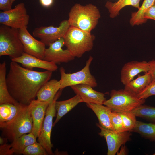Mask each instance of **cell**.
I'll use <instances>...</instances> for the list:
<instances>
[{"label": "cell", "instance_id": "cell-1", "mask_svg": "<svg viewBox=\"0 0 155 155\" xmlns=\"http://www.w3.org/2000/svg\"><path fill=\"white\" fill-rule=\"evenodd\" d=\"M18 63L13 61L10 63L6 77L7 88L16 100L28 105L35 100L39 90L51 78L52 72L35 71Z\"/></svg>", "mask_w": 155, "mask_h": 155}, {"label": "cell", "instance_id": "cell-2", "mask_svg": "<svg viewBox=\"0 0 155 155\" xmlns=\"http://www.w3.org/2000/svg\"><path fill=\"white\" fill-rule=\"evenodd\" d=\"M70 26L90 33L98 24L100 14L98 8L92 4H75L69 13Z\"/></svg>", "mask_w": 155, "mask_h": 155}, {"label": "cell", "instance_id": "cell-3", "mask_svg": "<svg viewBox=\"0 0 155 155\" xmlns=\"http://www.w3.org/2000/svg\"><path fill=\"white\" fill-rule=\"evenodd\" d=\"M65 45L75 57L91 50L95 36L90 33L70 26L63 37Z\"/></svg>", "mask_w": 155, "mask_h": 155}, {"label": "cell", "instance_id": "cell-4", "mask_svg": "<svg viewBox=\"0 0 155 155\" xmlns=\"http://www.w3.org/2000/svg\"><path fill=\"white\" fill-rule=\"evenodd\" d=\"M110 94V98L103 104L118 112L131 111L145 102V99H140L137 95L124 89L112 90Z\"/></svg>", "mask_w": 155, "mask_h": 155}, {"label": "cell", "instance_id": "cell-5", "mask_svg": "<svg viewBox=\"0 0 155 155\" xmlns=\"http://www.w3.org/2000/svg\"><path fill=\"white\" fill-rule=\"evenodd\" d=\"M24 52L18 30L1 24L0 26V56H9L11 59L20 56Z\"/></svg>", "mask_w": 155, "mask_h": 155}, {"label": "cell", "instance_id": "cell-6", "mask_svg": "<svg viewBox=\"0 0 155 155\" xmlns=\"http://www.w3.org/2000/svg\"><path fill=\"white\" fill-rule=\"evenodd\" d=\"M93 58L90 56L86 61L85 67L81 70L73 73H66L63 67L60 68L61 78L60 90L68 86L85 84L89 85L92 88L97 86V83L90 71V66Z\"/></svg>", "mask_w": 155, "mask_h": 155}, {"label": "cell", "instance_id": "cell-7", "mask_svg": "<svg viewBox=\"0 0 155 155\" xmlns=\"http://www.w3.org/2000/svg\"><path fill=\"white\" fill-rule=\"evenodd\" d=\"M33 128V120L30 104L24 105L16 117L6 128L7 136L13 141L22 135L31 133Z\"/></svg>", "mask_w": 155, "mask_h": 155}, {"label": "cell", "instance_id": "cell-8", "mask_svg": "<svg viewBox=\"0 0 155 155\" xmlns=\"http://www.w3.org/2000/svg\"><path fill=\"white\" fill-rule=\"evenodd\" d=\"M61 93V90L58 91L53 101L49 104L38 137V142L43 146L49 155L53 154V145L51 140V136L53 126V118L55 116L56 111L55 104Z\"/></svg>", "mask_w": 155, "mask_h": 155}, {"label": "cell", "instance_id": "cell-9", "mask_svg": "<svg viewBox=\"0 0 155 155\" xmlns=\"http://www.w3.org/2000/svg\"><path fill=\"white\" fill-rule=\"evenodd\" d=\"M29 18L23 3H18L13 9L0 12L1 24L18 30L27 27Z\"/></svg>", "mask_w": 155, "mask_h": 155}, {"label": "cell", "instance_id": "cell-10", "mask_svg": "<svg viewBox=\"0 0 155 155\" xmlns=\"http://www.w3.org/2000/svg\"><path fill=\"white\" fill-rule=\"evenodd\" d=\"M70 26L68 20L61 22L59 26H51L36 28L33 31V36L40 39L45 44L49 46L61 38H63Z\"/></svg>", "mask_w": 155, "mask_h": 155}, {"label": "cell", "instance_id": "cell-11", "mask_svg": "<svg viewBox=\"0 0 155 155\" xmlns=\"http://www.w3.org/2000/svg\"><path fill=\"white\" fill-rule=\"evenodd\" d=\"M100 129L99 135L106 140L108 147L107 155H115L120 147L130 139V131L118 132L104 128L98 123L96 124Z\"/></svg>", "mask_w": 155, "mask_h": 155}, {"label": "cell", "instance_id": "cell-12", "mask_svg": "<svg viewBox=\"0 0 155 155\" xmlns=\"http://www.w3.org/2000/svg\"><path fill=\"white\" fill-rule=\"evenodd\" d=\"M20 38L23 44L24 52L40 59H44L46 45L35 38L26 27L18 30Z\"/></svg>", "mask_w": 155, "mask_h": 155}, {"label": "cell", "instance_id": "cell-13", "mask_svg": "<svg viewBox=\"0 0 155 155\" xmlns=\"http://www.w3.org/2000/svg\"><path fill=\"white\" fill-rule=\"evenodd\" d=\"M65 45L63 38H61L51 44L45 50L44 60L56 64L66 63L75 58L67 49H63Z\"/></svg>", "mask_w": 155, "mask_h": 155}, {"label": "cell", "instance_id": "cell-14", "mask_svg": "<svg viewBox=\"0 0 155 155\" xmlns=\"http://www.w3.org/2000/svg\"><path fill=\"white\" fill-rule=\"evenodd\" d=\"M11 61L21 64L25 68L30 69L37 68L53 72L58 69L56 64L54 62L40 59L24 52L20 56L11 59Z\"/></svg>", "mask_w": 155, "mask_h": 155}, {"label": "cell", "instance_id": "cell-15", "mask_svg": "<svg viewBox=\"0 0 155 155\" xmlns=\"http://www.w3.org/2000/svg\"><path fill=\"white\" fill-rule=\"evenodd\" d=\"M149 70V64L146 61L128 62L124 65L121 70V82L125 85L133 80L139 73L148 72Z\"/></svg>", "mask_w": 155, "mask_h": 155}, {"label": "cell", "instance_id": "cell-16", "mask_svg": "<svg viewBox=\"0 0 155 155\" xmlns=\"http://www.w3.org/2000/svg\"><path fill=\"white\" fill-rule=\"evenodd\" d=\"M76 94L81 97L83 102L103 104L106 100L104 94L94 90L91 86L80 84L70 86Z\"/></svg>", "mask_w": 155, "mask_h": 155}, {"label": "cell", "instance_id": "cell-17", "mask_svg": "<svg viewBox=\"0 0 155 155\" xmlns=\"http://www.w3.org/2000/svg\"><path fill=\"white\" fill-rule=\"evenodd\" d=\"M50 104L34 100L30 104L31 113L33 120L32 132L38 138L47 108Z\"/></svg>", "mask_w": 155, "mask_h": 155}, {"label": "cell", "instance_id": "cell-18", "mask_svg": "<svg viewBox=\"0 0 155 155\" xmlns=\"http://www.w3.org/2000/svg\"><path fill=\"white\" fill-rule=\"evenodd\" d=\"M24 104L6 103L0 105V127L3 129L8 126L14 120Z\"/></svg>", "mask_w": 155, "mask_h": 155}, {"label": "cell", "instance_id": "cell-19", "mask_svg": "<svg viewBox=\"0 0 155 155\" xmlns=\"http://www.w3.org/2000/svg\"><path fill=\"white\" fill-rule=\"evenodd\" d=\"M103 105L93 103L86 104L87 106L92 110L96 116L98 124L104 128L113 130L110 119V113L112 110L108 107Z\"/></svg>", "mask_w": 155, "mask_h": 155}, {"label": "cell", "instance_id": "cell-20", "mask_svg": "<svg viewBox=\"0 0 155 155\" xmlns=\"http://www.w3.org/2000/svg\"><path fill=\"white\" fill-rule=\"evenodd\" d=\"M59 80L56 79L49 80L40 88L37 95V100L42 102H51L60 89Z\"/></svg>", "mask_w": 155, "mask_h": 155}, {"label": "cell", "instance_id": "cell-21", "mask_svg": "<svg viewBox=\"0 0 155 155\" xmlns=\"http://www.w3.org/2000/svg\"><path fill=\"white\" fill-rule=\"evenodd\" d=\"M6 64L4 61L0 64V104L9 103L15 105L19 103L11 95L7 84Z\"/></svg>", "mask_w": 155, "mask_h": 155}, {"label": "cell", "instance_id": "cell-22", "mask_svg": "<svg viewBox=\"0 0 155 155\" xmlns=\"http://www.w3.org/2000/svg\"><path fill=\"white\" fill-rule=\"evenodd\" d=\"M83 102L81 97L76 94L69 99L61 101H56L55 108L57 111L56 119L53 123V127L61 119L78 104Z\"/></svg>", "mask_w": 155, "mask_h": 155}, {"label": "cell", "instance_id": "cell-23", "mask_svg": "<svg viewBox=\"0 0 155 155\" xmlns=\"http://www.w3.org/2000/svg\"><path fill=\"white\" fill-rule=\"evenodd\" d=\"M151 81L150 73L148 72H146L143 75H139L137 78L125 85L124 89L137 95Z\"/></svg>", "mask_w": 155, "mask_h": 155}, {"label": "cell", "instance_id": "cell-24", "mask_svg": "<svg viewBox=\"0 0 155 155\" xmlns=\"http://www.w3.org/2000/svg\"><path fill=\"white\" fill-rule=\"evenodd\" d=\"M36 138L31 132L24 134L13 140L10 144L13 154H22L27 146L37 142Z\"/></svg>", "mask_w": 155, "mask_h": 155}, {"label": "cell", "instance_id": "cell-25", "mask_svg": "<svg viewBox=\"0 0 155 155\" xmlns=\"http://www.w3.org/2000/svg\"><path fill=\"white\" fill-rule=\"evenodd\" d=\"M141 0H119L117 2L113 3L107 1L105 6L108 9L110 17L114 18L119 14L120 10L125 7L131 5L139 9V3Z\"/></svg>", "mask_w": 155, "mask_h": 155}, {"label": "cell", "instance_id": "cell-26", "mask_svg": "<svg viewBox=\"0 0 155 155\" xmlns=\"http://www.w3.org/2000/svg\"><path fill=\"white\" fill-rule=\"evenodd\" d=\"M132 131L139 133L143 137L151 141H155V123H146L137 121Z\"/></svg>", "mask_w": 155, "mask_h": 155}, {"label": "cell", "instance_id": "cell-27", "mask_svg": "<svg viewBox=\"0 0 155 155\" xmlns=\"http://www.w3.org/2000/svg\"><path fill=\"white\" fill-rule=\"evenodd\" d=\"M155 0H144L141 6L137 12L132 13L130 23L132 26L145 23L147 20L144 18V14L148 9L155 4Z\"/></svg>", "mask_w": 155, "mask_h": 155}, {"label": "cell", "instance_id": "cell-28", "mask_svg": "<svg viewBox=\"0 0 155 155\" xmlns=\"http://www.w3.org/2000/svg\"><path fill=\"white\" fill-rule=\"evenodd\" d=\"M136 117L155 123V107L142 104L131 111Z\"/></svg>", "mask_w": 155, "mask_h": 155}, {"label": "cell", "instance_id": "cell-29", "mask_svg": "<svg viewBox=\"0 0 155 155\" xmlns=\"http://www.w3.org/2000/svg\"><path fill=\"white\" fill-rule=\"evenodd\" d=\"M121 117L123 125L125 131H131L134 128L137 120L136 116L130 112H119Z\"/></svg>", "mask_w": 155, "mask_h": 155}, {"label": "cell", "instance_id": "cell-30", "mask_svg": "<svg viewBox=\"0 0 155 155\" xmlns=\"http://www.w3.org/2000/svg\"><path fill=\"white\" fill-rule=\"evenodd\" d=\"M24 155H48L43 146L39 142L33 143L27 146L22 154Z\"/></svg>", "mask_w": 155, "mask_h": 155}, {"label": "cell", "instance_id": "cell-31", "mask_svg": "<svg viewBox=\"0 0 155 155\" xmlns=\"http://www.w3.org/2000/svg\"><path fill=\"white\" fill-rule=\"evenodd\" d=\"M110 119L113 131L118 132L125 131L119 113L112 111L110 113Z\"/></svg>", "mask_w": 155, "mask_h": 155}, {"label": "cell", "instance_id": "cell-32", "mask_svg": "<svg viewBox=\"0 0 155 155\" xmlns=\"http://www.w3.org/2000/svg\"><path fill=\"white\" fill-rule=\"evenodd\" d=\"M155 96V80L151 81L137 95L141 99H145L152 96Z\"/></svg>", "mask_w": 155, "mask_h": 155}, {"label": "cell", "instance_id": "cell-33", "mask_svg": "<svg viewBox=\"0 0 155 155\" xmlns=\"http://www.w3.org/2000/svg\"><path fill=\"white\" fill-rule=\"evenodd\" d=\"M144 18L147 20L148 19L155 20V4L145 11Z\"/></svg>", "mask_w": 155, "mask_h": 155}, {"label": "cell", "instance_id": "cell-34", "mask_svg": "<svg viewBox=\"0 0 155 155\" xmlns=\"http://www.w3.org/2000/svg\"><path fill=\"white\" fill-rule=\"evenodd\" d=\"M13 154L11 148L10 144L6 143L1 145L0 147V154L1 155H10Z\"/></svg>", "mask_w": 155, "mask_h": 155}, {"label": "cell", "instance_id": "cell-35", "mask_svg": "<svg viewBox=\"0 0 155 155\" xmlns=\"http://www.w3.org/2000/svg\"><path fill=\"white\" fill-rule=\"evenodd\" d=\"M10 0H0V9L6 11L12 9V5Z\"/></svg>", "mask_w": 155, "mask_h": 155}, {"label": "cell", "instance_id": "cell-36", "mask_svg": "<svg viewBox=\"0 0 155 155\" xmlns=\"http://www.w3.org/2000/svg\"><path fill=\"white\" fill-rule=\"evenodd\" d=\"M148 62L149 65L148 72L150 75L152 81L155 80V59H152Z\"/></svg>", "mask_w": 155, "mask_h": 155}, {"label": "cell", "instance_id": "cell-37", "mask_svg": "<svg viewBox=\"0 0 155 155\" xmlns=\"http://www.w3.org/2000/svg\"><path fill=\"white\" fill-rule=\"evenodd\" d=\"M41 5L43 7H48L53 4V0H39Z\"/></svg>", "mask_w": 155, "mask_h": 155}, {"label": "cell", "instance_id": "cell-38", "mask_svg": "<svg viewBox=\"0 0 155 155\" xmlns=\"http://www.w3.org/2000/svg\"><path fill=\"white\" fill-rule=\"evenodd\" d=\"M11 3L12 4L13 2L16 0H10Z\"/></svg>", "mask_w": 155, "mask_h": 155}, {"label": "cell", "instance_id": "cell-39", "mask_svg": "<svg viewBox=\"0 0 155 155\" xmlns=\"http://www.w3.org/2000/svg\"><path fill=\"white\" fill-rule=\"evenodd\" d=\"M153 155H155V152L153 154Z\"/></svg>", "mask_w": 155, "mask_h": 155}]
</instances>
